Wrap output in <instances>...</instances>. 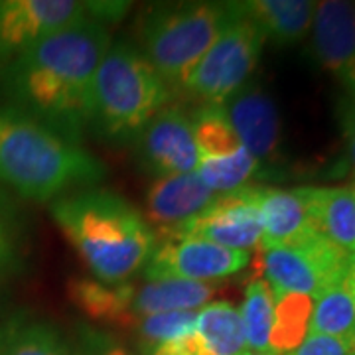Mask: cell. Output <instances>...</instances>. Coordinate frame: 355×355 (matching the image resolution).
<instances>
[{
  "label": "cell",
  "instance_id": "obj_1",
  "mask_svg": "<svg viewBox=\"0 0 355 355\" xmlns=\"http://www.w3.org/2000/svg\"><path fill=\"white\" fill-rule=\"evenodd\" d=\"M113 44L105 22L87 16L53 32L0 67L10 107L81 144L93 123V83Z\"/></svg>",
  "mask_w": 355,
  "mask_h": 355
},
{
  "label": "cell",
  "instance_id": "obj_2",
  "mask_svg": "<svg viewBox=\"0 0 355 355\" xmlns=\"http://www.w3.org/2000/svg\"><path fill=\"white\" fill-rule=\"evenodd\" d=\"M50 214L93 279L105 284L127 282L142 270L158 243L156 231L135 205L97 186L53 200Z\"/></svg>",
  "mask_w": 355,
  "mask_h": 355
},
{
  "label": "cell",
  "instance_id": "obj_3",
  "mask_svg": "<svg viewBox=\"0 0 355 355\" xmlns=\"http://www.w3.org/2000/svg\"><path fill=\"white\" fill-rule=\"evenodd\" d=\"M107 168L83 144L65 139L10 105H0V186L32 202L95 188Z\"/></svg>",
  "mask_w": 355,
  "mask_h": 355
},
{
  "label": "cell",
  "instance_id": "obj_4",
  "mask_svg": "<svg viewBox=\"0 0 355 355\" xmlns=\"http://www.w3.org/2000/svg\"><path fill=\"white\" fill-rule=\"evenodd\" d=\"M172 95L137 46L113 42L95 73L91 127L113 140L137 139Z\"/></svg>",
  "mask_w": 355,
  "mask_h": 355
},
{
  "label": "cell",
  "instance_id": "obj_5",
  "mask_svg": "<svg viewBox=\"0 0 355 355\" xmlns=\"http://www.w3.org/2000/svg\"><path fill=\"white\" fill-rule=\"evenodd\" d=\"M237 14L235 2H182L154 8L140 24V51L168 87L182 89Z\"/></svg>",
  "mask_w": 355,
  "mask_h": 355
},
{
  "label": "cell",
  "instance_id": "obj_6",
  "mask_svg": "<svg viewBox=\"0 0 355 355\" xmlns=\"http://www.w3.org/2000/svg\"><path fill=\"white\" fill-rule=\"evenodd\" d=\"M237 6V2H235ZM237 18L203 55L182 91L200 107H221L249 83L265 48V34L237 6Z\"/></svg>",
  "mask_w": 355,
  "mask_h": 355
},
{
  "label": "cell",
  "instance_id": "obj_7",
  "mask_svg": "<svg viewBox=\"0 0 355 355\" xmlns=\"http://www.w3.org/2000/svg\"><path fill=\"white\" fill-rule=\"evenodd\" d=\"M261 266L275 294L318 298L347 272L349 253L320 233L294 245L263 249Z\"/></svg>",
  "mask_w": 355,
  "mask_h": 355
},
{
  "label": "cell",
  "instance_id": "obj_8",
  "mask_svg": "<svg viewBox=\"0 0 355 355\" xmlns=\"http://www.w3.org/2000/svg\"><path fill=\"white\" fill-rule=\"evenodd\" d=\"M200 150L198 176L216 196H225L249 186L261 164L237 139L221 107H200L191 114Z\"/></svg>",
  "mask_w": 355,
  "mask_h": 355
},
{
  "label": "cell",
  "instance_id": "obj_9",
  "mask_svg": "<svg viewBox=\"0 0 355 355\" xmlns=\"http://www.w3.org/2000/svg\"><path fill=\"white\" fill-rule=\"evenodd\" d=\"M166 239H202L227 249L251 251L261 245L263 221L259 211V186L217 196L200 216L166 235Z\"/></svg>",
  "mask_w": 355,
  "mask_h": 355
},
{
  "label": "cell",
  "instance_id": "obj_10",
  "mask_svg": "<svg viewBox=\"0 0 355 355\" xmlns=\"http://www.w3.org/2000/svg\"><path fill=\"white\" fill-rule=\"evenodd\" d=\"M251 261L249 251L227 249L202 239H164L156 243L144 279H180L211 282L233 277Z\"/></svg>",
  "mask_w": 355,
  "mask_h": 355
},
{
  "label": "cell",
  "instance_id": "obj_11",
  "mask_svg": "<svg viewBox=\"0 0 355 355\" xmlns=\"http://www.w3.org/2000/svg\"><path fill=\"white\" fill-rule=\"evenodd\" d=\"M312 55L342 87L347 99V121H355V2H318L312 22Z\"/></svg>",
  "mask_w": 355,
  "mask_h": 355
},
{
  "label": "cell",
  "instance_id": "obj_12",
  "mask_svg": "<svg viewBox=\"0 0 355 355\" xmlns=\"http://www.w3.org/2000/svg\"><path fill=\"white\" fill-rule=\"evenodd\" d=\"M91 16L77 0H0V67L40 40Z\"/></svg>",
  "mask_w": 355,
  "mask_h": 355
},
{
  "label": "cell",
  "instance_id": "obj_13",
  "mask_svg": "<svg viewBox=\"0 0 355 355\" xmlns=\"http://www.w3.org/2000/svg\"><path fill=\"white\" fill-rule=\"evenodd\" d=\"M140 164L156 178L196 172L200 150L191 116L176 105H166L137 135Z\"/></svg>",
  "mask_w": 355,
  "mask_h": 355
},
{
  "label": "cell",
  "instance_id": "obj_14",
  "mask_svg": "<svg viewBox=\"0 0 355 355\" xmlns=\"http://www.w3.org/2000/svg\"><path fill=\"white\" fill-rule=\"evenodd\" d=\"M237 139L254 160L268 162L279 153L280 116L270 95L259 83L249 81L221 105Z\"/></svg>",
  "mask_w": 355,
  "mask_h": 355
},
{
  "label": "cell",
  "instance_id": "obj_15",
  "mask_svg": "<svg viewBox=\"0 0 355 355\" xmlns=\"http://www.w3.org/2000/svg\"><path fill=\"white\" fill-rule=\"evenodd\" d=\"M247 338L239 310L231 302H207L198 310L193 330L170 343L154 347L148 355H243Z\"/></svg>",
  "mask_w": 355,
  "mask_h": 355
},
{
  "label": "cell",
  "instance_id": "obj_16",
  "mask_svg": "<svg viewBox=\"0 0 355 355\" xmlns=\"http://www.w3.org/2000/svg\"><path fill=\"white\" fill-rule=\"evenodd\" d=\"M259 211L263 221L261 249L294 245L320 235L308 186L292 190L259 186Z\"/></svg>",
  "mask_w": 355,
  "mask_h": 355
},
{
  "label": "cell",
  "instance_id": "obj_17",
  "mask_svg": "<svg viewBox=\"0 0 355 355\" xmlns=\"http://www.w3.org/2000/svg\"><path fill=\"white\" fill-rule=\"evenodd\" d=\"M216 198L198 172L156 178L146 193V219L162 235H170L205 211Z\"/></svg>",
  "mask_w": 355,
  "mask_h": 355
},
{
  "label": "cell",
  "instance_id": "obj_18",
  "mask_svg": "<svg viewBox=\"0 0 355 355\" xmlns=\"http://www.w3.org/2000/svg\"><path fill=\"white\" fill-rule=\"evenodd\" d=\"M318 2L310 0H249L237 2L241 14L279 46L296 44L312 30Z\"/></svg>",
  "mask_w": 355,
  "mask_h": 355
},
{
  "label": "cell",
  "instance_id": "obj_19",
  "mask_svg": "<svg viewBox=\"0 0 355 355\" xmlns=\"http://www.w3.org/2000/svg\"><path fill=\"white\" fill-rule=\"evenodd\" d=\"M137 284H105L91 277H73L67 282V296L93 322L109 326H132L130 304Z\"/></svg>",
  "mask_w": 355,
  "mask_h": 355
},
{
  "label": "cell",
  "instance_id": "obj_20",
  "mask_svg": "<svg viewBox=\"0 0 355 355\" xmlns=\"http://www.w3.org/2000/svg\"><path fill=\"white\" fill-rule=\"evenodd\" d=\"M216 294V286L207 282L180 279H150L142 286H137L130 318L132 326L137 320L162 312H182V310H200Z\"/></svg>",
  "mask_w": 355,
  "mask_h": 355
},
{
  "label": "cell",
  "instance_id": "obj_21",
  "mask_svg": "<svg viewBox=\"0 0 355 355\" xmlns=\"http://www.w3.org/2000/svg\"><path fill=\"white\" fill-rule=\"evenodd\" d=\"M320 233L345 253H355V182L345 186H308Z\"/></svg>",
  "mask_w": 355,
  "mask_h": 355
},
{
  "label": "cell",
  "instance_id": "obj_22",
  "mask_svg": "<svg viewBox=\"0 0 355 355\" xmlns=\"http://www.w3.org/2000/svg\"><path fill=\"white\" fill-rule=\"evenodd\" d=\"M0 355H81L51 322L16 314L0 324Z\"/></svg>",
  "mask_w": 355,
  "mask_h": 355
},
{
  "label": "cell",
  "instance_id": "obj_23",
  "mask_svg": "<svg viewBox=\"0 0 355 355\" xmlns=\"http://www.w3.org/2000/svg\"><path fill=\"white\" fill-rule=\"evenodd\" d=\"M308 334L355 338V282L347 272L316 298Z\"/></svg>",
  "mask_w": 355,
  "mask_h": 355
},
{
  "label": "cell",
  "instance_id": "obj_24",
  "mask_svg": "<svg viewBox=\"0 0 355 355\" xmlns=\"http://www.w3.org/2000/svg\"><path fill=\"white\" fill-rule=\"evenodd\" d=\"M247 338V349L270 352V334L275 324V292L265 279H253L245 286V300L239 310Z\"/></svg>",
  "mask_w": 355,
  "mask_h": 355
},
{
  "label": "cell",
  "instance_id": "obj_25",
  "mask_svg": "<svg viewBox=\"0 0 355 355\" xmlns=\"http://www.w3.org/2000/svg\"><path fill=\"white\" fill-rule=\"evenodd\" d=\"M312 298L302 294H275V324L270 352L277 355L294 349L308 336Z\"/></svg>",
  "mask_w": 355,
  "mask_h": 355
},
{
  "label": "cell",
  "instance_id": "obj_26",
  "mask_svg": "<svg viewBox=\"0 0 355 355\" xmlns=\"http://www.w3.org/2000/svg\"><path fill=\"white\" fill-rule=\"evenodd\" d=\"M198 310H182V312H162L137 320L135 328L139 334V345L142 355H148L154 347L170 343L188 336L193 330Z\"/></svg>",
  "mask_w": 355,
  "mask_h": 355
},
{
  "label": "cell",
  "instance_id": "obj_27",
  "mask_svg": "<svg viewBox=\"0 0 355 355\" xmlns=\"http://www.w3.org/2000/svg\"><path fill=\"white\" fill-rule=\"evenodd\" d=\"M24 227L12 200L0 191V277L10 272L20 263L24 247Z\"/></svg>",
  "mask_w": 355,
  "mask_h": 355
},
{
  "label": "cell",
  "instance_id": "obj_28",
  "mask_svg": "<svg viewBox=\"0 0 355 355\" xmlns=\"http://www.w3.org/2000/svg\"><path fill=\"white\" fill-rule=\"evenodd\" d=\"M355 338L308 334L294 349L282 355H354Z\"/></svg>",
  "mask_w": 355,
  "mask_h": 355
},
{
  "label": "cell",
  "instance_id": "obj_29",
  "mask_svg": "<svg viewBox=\"0 0 355 355\" xmlns=\"http://www.w3.org/2000/svg\"><path fill=\"white\" fill-rule=\"evenodd\" d=\"M77 347L81 355H132L114 336L91 326H79Z\"/></svg>",
  "mask_w": 355,
  "mask_h": 355
},
{
  "label": "cell",
  "instance_id": "obj_30",
  "mask_svg": "<svg viewBox=\"0 0 355 355\" xmlns=\"http://www.w3.org/2000/svg\"><path fill=\"white\" fill-rule=\"evenodd\" d=\"M349 146H347V154H349V164H352V170L355 172V121L349 125Z\"/></svg>",
  "mask_w": 355,
  "mask_h": 355
},
{
  "label": "cell",
  "instance_id": "obj_31",
  "mask_svg": "<svg viewBox=\"0 0 355 355\" xmlns=\"http://www.w3.org/2000/svg\"><path fill=\"white\" fill-rule=\"evenodd\" d=\"M347 275L352 277V280L355 282V253L349 254V266H347Z\"/></svg>",
  "mask_w": 355,
  "mask_h": 355
},
{
  "label": "cell",
  "instance_id": "obj_32",
  "mask_svg": "<svg viewBox=\"0 0 355 355\" xmlns=\"http://www.w3.org/2000/svg\"><path fill=\"white\" fill-rule=\"evenodd\" d=\"M243 355H277V354H259V352H245Z\"/></svg>",
  "mask_w": 355,
  "mask_h": 355
},
{
  "label": "cell",
  "instance_id": "obj_33",
  "mask_svg": "<svg viewBox=\"0 0 355 355\" xmlns=\"http://www.w3.org/2000/svg\"><path fill=\"white\" fill-rule=\"evenodd\" d=\"M354 355H355V354H354Z\"/></svg>",
  "mask_w": 355,
  "mask_h": 355
}]
</instances>
